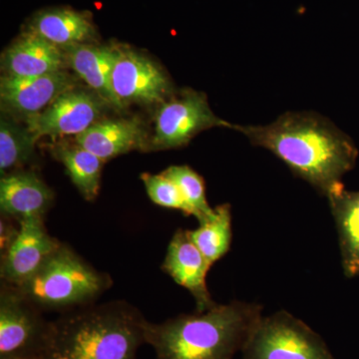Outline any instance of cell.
<instances>
[{
	"label": "cell",
	"mask_w": 359,
	"mask_h": 359,
	"mask_svg": "<svg viewBox=\"0 0 359 359\" xmlns=\"http://www.w3.org/2000/svg\"><path fill=\"white\" fill-rule=\"evenodd\" d=\"M142 181L146 187L149 198L156 205L167 209L179 210L191 216L190 208L178 185L166 175L142 174Z\"/></svg>",
	"instance_id": "obj_23"
},
{
	"label": "cell",
	"mask_w": 359,
	"mask_h": 359,
	"mask_svg": "<svg viewBox=\"0 0 359 359\" xmlns=\"http://www.w3.org/2000/svg\"><path fill=\"white\" fill-rule=\"evenodd\" d=\"M148 320L125 301L90 304L52 321L48 359H136Z\"/></svg>",
	"instance_id": "obj_3"
},
{
	"label": "cell",
	"mask_w": 359,
	"mask_h": 359,
	"mask_svg": "<svg viewBox=\"0 0 359 359\" xmlns=\"http://www.w3.org/2000/svg\"><path fill=\"white\" fill-rule=\"evenodd\" d=\"M188 235L212 266L231 249L233 237L231 205L224 204L215 208V216L200 224L199 228L188 230Z\"/></svg>",
	"instance_id": "obj_20"
},
{
	"label": "cell",
	"mask_w": 359,
	"mask_h": 359,
	"mask_svg": "<svg viewBox=\"0 0 359 359\" xmlns=\"http://www.w3.org/2000/svg\"><path fill=\"white\" fill-rule=\"evenodd\" d=\"M67 67L63 49L26 30L1 56V69L8 76H41Z\"/></svg>",
	"instance_id": "obj_13"
},
{
	"label": "cell",
	"mask_w": 359,
	"mask_h": 359,
	"mask_svg": "<svg viewBox=\"0 0 359 359\" xmlns=\"http://www.w3.org/2000/svg\"><path fill=\"white\" fill-rule=\"evenodd\" d=\"M241 353L243 359H335L320 334L285 311L263 316Z\"/></svg>",
	"instance_id": "obj_6"
},
{
	"label": "cell",
	"mask_w": 359,
	"mask_h": 359,
	"mask_svg": "<svg viewBox=\"0 0 359 359\" xmlns=\"http://www.w3.org/2000/svg\"><path fill=\"white\" fill-rule=\"evenodd\" d=\"M52 151L85 200H95L100 190L103 161L77 143H60Z\"/></svg>",
	"instance_id": "obj_19"
},
{
	"label": "cell",
	"mask_w": 359,
	"mask_h": 359,
	"mask_svg": "<svg viewBox=\"0 0 359 359\" xmlns=\"http://www.w3.org/2000/svg\"><path fill=\"white\" fill-rule=\"evenodd\" d=\"M52 201L51 189L34 172L16 171L1 176L0 210L6 218H44Z\"/></svg>",
	"instance_id": "obj_15"
},
{
	"label": "cell",
	"mask_w": 359,
	"mask_h": 359,
	"mask_svg": "<svg viewBox=\"0 0 359 359\" xmlns=\"http://www.w3.org/2000/svg\"><path fill=\"white\" fill-rule=\"evenodd\" d=\"M162 269L179 285L191 292L197 313H204L216 306L207 287V275L211 266L189 237L188 231L181 229L174 233Z\"/></svg>",
	"instance_id": "obj_12"
},
{
	"label": "cell",
	"mask_w": 359,
	"mask_h": 359,
	"mask_svg": "<svg viewBox=\"0 0 359 359\" xmlns=\"http://www.w3.org/2000/svg\"><path fill=\"white\" fill-rule=\"evenodd\" d=\"M26 32L34 33L61 49L93 43L96 29L86 13L67 7L43 9L32 16Z\"/></svg>",
	"instance_id": "obj_17"
},
{
	"label": "cell",
	"mask_w": 359,
	"mask_h": 359,
	"mask_svg": "<svg viewBox=\"0 0 359 359\" xmlns=\"http://www.w3.org/2000/svg\"><path fill=\"white\" fill-rule=\"evenodd\" d=\"M52 321L18 287H0V359H48Z\"/></svg>",
	"instance_id": "obj_5"
},
{
	"label": "cell",
	"mask_w": 359,
	"mask_h": 359,
	"mask_svg": "<svg viewBox=\"0 0 359 359\" xmlns=\"http://www.w3.org/2000/svg\"><path fill=\"white\" fill-rule=\"evenodd\" d=\"M162 173L178 185L190 208L191 216L195 217L199 224L215 216V208L208 203L204 180L199 174L189 166H171Z\"/></svg>",
	"instance_id": "obj_22"
},
{
	"label": "cell",
	"mask_w": 359,
	"mask_h": 359,
	"mask_svg": "<svg viewBox=\"0 0 359 359\" xmlns=\"http://www.w3.org/2000/svg\"><path fill=\"white\" fill-rule=\"evenodd\" d=\"M107 105L97 94L72 88L39 114L25 118L26 127L39 140L43 136H78L95 124Z\"/></svg>",
	"instance_id": "obj_9"
},
{
	"label": "cell",
	"mask_w": 359,
	"mask_h": 359,
	"mask_svg": "<svg viewBox=\"0 0 359 359\" xmlns=\"http://www.w3.org/2000/svg\"><path fill=\"white\" fill-rule=\"evenodd\" d=\"M233 126L215 115L204 93L185 89L160 104L149 144L154 150L183 147L205 130Z\"/></svg>",
	"instance_id": "obj_7"
},
{
	"label": "cell",
	"mask_w": 359,
	"mask_h": 359,
	"mask_svg": "<svg viewBox=\"0 0 359 359\" xmlns=\"http://www.w3.org/2000/svg\"><path fill=\"white\" fill-rule=\"evenodd\" d=\"M255 146L266 149L292 173L327 196L358 159L348 136L316 113H285L263 126H238Z\"/></svg>",
	"instance_id": "obj_1"
},
{
	"label": "cell",
	"mask_w": 359,
	"mask_h": 359,
	"mask_svg": "<svg viewBox=\"0 0 359 359\" xmlns=\"http://www.w3.org/2000/svg\"><path fill=\"white\" fill-rule=\"evenodd\" d=\"M75 142L103 162L132 150H145L149 145L145 127L138 118L96 122L75 137Z\"/></svg>",
	"instance_id": "obj_14"
},
{
	"label": "cell",
	"mask_w": 359,
	"mask_h": 359,
	"mask_svg": "<svg viewBox=\"0 0 359 359\" xmlns=\"http://www.w3.org/2000/svg\"><path fill=\"white\" fill-rule=\"evenodd\" d=\"M63 51L68 67L74 70L77 76L83 80L104 102L119 109L111 86V77L119 46L82 43L66 47Z\"/></svg>",
	"instance_id": "obj_16"
},
{
	"label": "cell",
	"mask_w": 359,
	"mask_h": 359,
	"mask_svg": "<svg viewBox=\"0 0 359 359\" xmlns=\"http://www.w3.org/2000/svg\"><path fill=\"white\" fill-rule=\"evenodd\" d=\"M111 86L119 109L131 104H162L172 94L165 71L147 56L124 46H119Z\"/></svg>",
	"instance_id": "obj_8"
},
{
	"label": "cell",
	"mask_w": 359,
	"mask_h": 359,
	"mask_svg": "<svg viewBox=\"0 0 359 359\" xmlns=\"http://www.w3.org/2000/svg\"><path fill=\"white\" fill-rule=\"evenodd\" d=\"M18 223V233L2 252L0 264L1 282L14 287L30 280L61 244L49 235L43 217H30Z\"/></svg>",
	"instance_id": "obj_10"
},
{
	"label": "cell",
	"mask_w": 359,
	"mask_h": 359,
	"mask_svg": "<svg viewBox=\"0 0 359 359\" xmlns=\"http://www.w3.org/2000/svg\"><path fill=\"white\" fill-rule=\"evenodd\" d=\"M111 285L108 273L97 271L61 243L30 280L15 287L43 313L62 314L90 306Z\"/></svg>",
	"instance_id": "obj_4"
},
{
	"label": "cell",
	"mask_w": 359,
	"mask_h": 359,
	"mask_svg": "<svg viewBox=\"0 0 359 359\" xmlns=\"http://www.w3.org/2000/svg\"><path fill=\"white\" fill-rule=\"evenodd\" d=\"M327 197L339 235L342 269L353 278L359 275V191H347L340 184Z\"/></svg>",
	"instance_id": "obj_18"
},
{
	"label": "cell",
	"mask_w": 359,
	"mask_h": 359,
	"mask_svg": "<svg viewBox=\"0 0 359 359\" xmlns=\"http://www.w3.org/2000/svg\"><path fill=\"white\" fill-rule=\"evenodd\" d=\"M262 318L259 304H217L204 313L180 314L161 323L148 321L146 344L154 349L156 359H233Z\"/></svg>",
	"instance_id": "obj_2"
},
{
	"label": "cell",
	"mask_w": 359,
	"mask_h": 359,
	"mask_svg": "<svg viewBox=\"0 0 359 359\" xmlns=\"http://www.w3.org/2000/svg\"><path fill=\"white\" fill-rule=\"evenodd\" d=\"M37 139L27 127L13 120H0V172L1 176L11 170L23 166L34 155Z\"/></svg>",
	"instance_id": "obj_21"
},
{
	"label": "cell",
	"mask_w": 359,
	"mask_h": 359,
	"mask_svg": "<svg viewBox=\"0 0 359 359\" xmlns=\"http://www.w3.org/2000/svg\"><path fill=\"white\" fill-rule=\"evenodd\" d=\"M76 84L77 80L66 70L35 77L4 75L0 80L1 108L11 115L30 117L46 109Z\"/></svg>",
	"instance_id": "obj_11"
}]
</instances>
